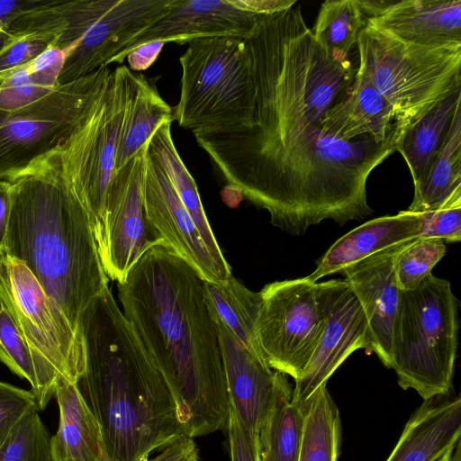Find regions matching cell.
<instances>
[{"mask_svg": "<svg viewBox=\"0 0 461 461\" xmlns=\"http://www.w3.org/2000/svg\"><path fill=\"white\" fill-rule=\"evenodd\" d=\"M144 208L148 221L165 245L190 264L205 281L221 283L231 276L230 265L218 261L207 249L171 182L149 150Z\"/></svg>", "mask_w": 461, "mask_h": 461, "instance_id": "cell-14", "label": "cell"}, {"mask_svg": "<svg viewBox=\"0 0 461 461\" xmlns=\"http://www.w3.org/2000/svg\"><path fill=\"white\" fill-rule=\"evenodd\" d=\"M396 0H357L358 7L366 20L381 15Z\"/></svg>", "mask_w": 461, "mask_h": 461, "instance_id": "cell-46", "label": "cell"}, {"mask_svg": "<svg viewBox=\"0 0 461 461\" xmlns=\"http://www.w3.org/2000/svg\"><path fill=\"white\" fill-rule=\"evenodd\" d=\"M29 63L13 70L0 83V110L9 112L24 107L54 90L32 84Z\"/></svg>", "mask_w": 461, "mask_h": 461, "instance_id": "cell-36", "label": "cell"}, {"mask_svg": "<svg viewBox=\"0 0 461 461\" xmlns=\"http://www.w3.org/2000/svg\"><path fill=\"white\" fill-rule=\"evenodd\" d=\"M56 38L51 36L23 35L14 40L0 50V83L15 68L35 59Z\"/></svg>", "mask_w": 461, "mask_h": 461, "instance_id": "cell-37", "label": "cell"}, {"mask_svg": "<svg viewBox=\"0 0 461 461\" xmlns=\"http://www.w3.org/2000/svg\"><path fill=\"white\" fill-rule=\"evenodd\" d=\"M323 124L335 137L345 140L367 137L382 143L403 134L395 125L392 105L359 66L347 95L328 111Z\"/></svg>", "mask_w": 461, "mask_h": 461, "instance_id": "cell-21", "label": "cell"}, {"mask_svg": "<svg viewBox=\"0 0 461 461\" xmlns=\"http://www.w3.org/2000/svg\"><path fill=\"white\" fill-rule=\"evenodd\" d=\"M358 66L389 102L404 131L461 88V50L429 48L366 25L358 34Z\"/></svg>", "mask_w": 461, "mask_h": 461, "instance_id": "cell-7", "label": "cell"}, {"mask_svg": "<svg viewBox=\"0 0 461 461\" xmlns=\"http://www.w3.org/2000/svg\"><path fill=\"white\" fill-rule=\"evenodd\" d=\"M262 16L238 8L231 0H178L167 14L112 57L106 67L121 65L129 52L151 41L184 44L203 38L247 39Z\"/></svg>", "mask_w": 461, "mask_h": 461, "instance_id": "cell-16", "label": "cell"}, {"mask_svg": "<svg viewBox=\"0 0 461 461\" xmlns=\"http://www.w3.org/2000/svg\"><path fill=\"white\" fill-rule=\"evenodd\" d=\"M148 150L149 141L115 172L106 195L99 255L107 277L117 283L125 280L148 249L165 245L148 221L144 208Z\"/></svg>", "mask_w": 461, "mask_h": 461, "instance_id": "cell-12", "label": "cell"}, {"mask_svg": "<svg viewBox=\"0 0 461 461\" xmlns=\"http://www.w3.org/2000/svg\"><path fill=\"white\" fill-rule=\"evenodd\" d=\"M149 461H199V449L193 438L182 435Z\"/></svg>", "mask_w": 461, "mask_h": 461, "instance_id": "cell-41", "label": "cell"}, {"mask_svg": "<svg viewBox=\"0 0 461 461\" xmlns=\"http://www.w3.org/2000/svg\"><path fill=\"white\" fill-rule=\"evenodd\" d=\"M34 405L31 391L0 381V447L20 419Z\"/></svg>", "mask_w": 461, "mask_h": 461, "instance_id": "cell-38", "label": "cell"}, {"mask_svg": "<svg viewBox=\"0 0 461 461\" xmlns=\"http://www.w3.org/2000/svg\"><path fill=\"white\" fill-rule=\"evenodd\" d=\"M133 76L134 72L123 65L112 70L88 113L58 147L61 174L87 212L98 252L104 239L106 195L115 174Z\"/></svg>", "mask_w": 461, "mask_h": 461, "instance_id": "cell-8", "label": "cell"}, {"mask_svg": "<svg viewBox=\"0 0 461 461\" xmlns=\"http://www.w3.org/2000/svg\"><path fill=\"white\" fill-rule=\"evenodd\" d=\"M180 96L173 121L194 135L230 132L250 125L255 106L246 39H194L179 58Z\"/></svg>", "mask_w": 461, "mask_h": 461, "instance_id": "cell-5", "label": "cell"}, {"mask_svg": "<svg viewBox=\"0 0 461 461\" xmlns=\"http://www.w3.org/2000/svg\"><path fill=\"white\" fill-rule=\"evenodd\" d=\"M0 303L10 312L35 363L34 398L43 411L59 379L76 384L85 368L81 337L23 262L0 256Z\"/></svg>", "mask_w": 461, "mask_h": 461, "instance_id": "cell-9", "label": "cell"}, {"mask_svg": "<svg viewBox=\"0 0 461 461\" xmlns=\"http://www.w3.org/2000/svg\"><path fill=\"white\" fill-rule=\"evenodd\" d=\"M326 385L319 388L303 410L304 428L298 461H338L339 411Z\"/></svg>", "mask_w": 461, "mask_h": 461, "instance_id": "cell-31", "label": "cell"}, {"mask_svg": "<svg viewBox=\"0 0 461 461\" xmlns=\"http://www.w3.org/2000/svg\"><path fill=\"white\" fill-rule=\"evenodd\" d=\"M177 1L118 0L66 55L59 85L106 67L112 57L167 14Z\"/></svg>", "mask_w": 461, "mask_h": 461, "instance_id": "cell-15", "label": "cell"}, {"mask_svg": "<svg viewBox=\"0 0 461 461\" xmlns=\"http://www.w3.org/2000/svg\"><path fill=\"white\" fill-rule=\"evenodd\" d=\"M226 427L230 461H258L257 438L244 428L230 407Z\"/></svg>", "mask_w": 461, "mask_h": 461, "instance_id": "cell-40", "label": "cell"}, {"mask_svg": "<svg viewBox=\"0 0 461 461\" xmlns=\"http://www.w3.org/2000/svg\"><path fill=\"white\" fill-rule=\"evenodd\" d=\"M0 32H6L5 25L0 22Z\"/></svg>", "mask_w": 461, "mask_h": 461, "instance_id": "cell-50", "label": "cell"}, {"mask_svg": "<svg viewBox=\"0 0 461 461\" xmlns=\"http://www.w3.org/2000/svg\"><path fill=\"white\" fill-rule=\"evenodd\" d=\"M85 368L76 385L102 430L108 461H149L185 434L172 393L109 286L78 322Z\"/></svg>", "mask_w": 461, "mask_h": 461, "instance_id": "cell-3", "label": "cell"}, {"mask_svg": "<svg viewBox=\"0 0 461 461\" xmlns=\"http://www.w3.org/2000/svg\"><path fill=\"white\" fill-rule=\"evenodd\" d=\"M218 331L230 407L244 428L258 438L260 425L274 399L278 371L265 358L247 349L220 321Z\"/></svg>", "mask_w": 461, "mask_h": 461, "instance_id": "cell-18", "label": "cell"}, {"mask_svg": "<svg viewBox=\"0 0 461 461\" xmlns=\"http://www.w3.org/2000/svg\"><path fill=\"white\" fill-rule=\"evenodd\" d=\"M240 9L257 14H272L290 8L296 0H231Z\"/></svg>", "mask_w": 461, "mask_h": 461, "instance_id": "cell-43", "label": "cell"}, {"mask_svg": "<svg viewBox=\"0 0 461 461\" xmlns=\"http://www.w3.org/2000/svg\"><path fill=\"white\" fill-rule=\"evenodd\" d=\"M41 0H0V22L6 28L15 20L33 10Z\"/></svg>", "mask_w": 461, "mask_h": 461, "instance_id": "cell-44", "label": "cell"}, {"mask_svg": "<svg viewBox=\"0 0 461 461\" xmlns=\"http://www.w3.org/2000/svg\"><path fill=\"white\" fill-rule=\"evenodd\" d=\"M111 71L101 67L29 105L0 110V180L13 181L58 148L88 113Z\"/></svg>", "mask_w": 461, "mask_h": 461, "instance_id": "cell-10", "label": "cell"}, {"mask_svg": "<svg viewBox=\"0 0 461 461\" xmlns=\"http://www.w3.org/2000/svg\"><path fill=\"white\" fill-rule=\"evenodd\" d=\"M419 230L420 213L408 210L366 221L337 240L306 277L317 283L321 277L340 273L368 256L417 239Z\"/></svg>", "mask_w": 461, "mask_h": 461, "instance_id": "cell-22", "label": "cell"}, {"mask_svg": "<svg viewBox=\"0 0 461 461\" xmlns=\"http://www.w3.org/2000/svg\"><path fill=\"white\" fill-rule=\"evenodd\" d=\"M165 42L151 41L142 44L126 56L131 71H143L149 68L158 59Z\"/></svg>", "mask_w": 461, "mask_h": 461, "instance_id": "cell-42", "label": "cell"}, {"mask_svg": "<svg viewBox=\"0 0 461 461\" xmlns=\"http://www.w3.org/2000/svg\"><path fill=\"white\" fill-rule=\"evenodd\" d=\"M205 280L164 244L148 249L117 283L122 312L165 378L185 434L226 426L230 401Z\"/></svg>", "mask_w": 461, "mask_h": 461, "instance_id": "cell-2", "label": "cell"}, {"mask_svg": "<svg viewBox=\"0 0 461 461\" xmlns=\"http://www.w3.org/2000/svg\"><path fill=\"white\" fill-rule=\"evenodd\" d=\"M66 54L55 46L50 45L35 59L30 61L32 82L39 86L55 89L61 72Z\"/></svg>", "mask_w": 461, "mask_h": 461, "instance_id": "cell-39", "label": "cell"}, {"mask_svg": "<svg viewBox=\"0 0 461 461\" xmlns=\"http://www.w3.org/2000/svg\"><path fill=\"white\" fill-rule=\"evenodd\" d=\"M173 121V109L146 76L134 73L129 109L118 143L115 172L123 167L149 141L158 125Z\"/></svg>", "mask_w": 461, "mask_h": 461, "instance_id": "cell-27", "label": "cell"}, {"mask_svg": "<svg viewBox=\"0 0 461 461\" xmlns=\"http://www.w3.org/2000/svg\"><path fill=\"white\" fill-rule=\"evenodd\" d=\"M323 324L315 349L299 378L294 380L293 402L303 410L319 388L357 349H370L364 310L345 279L316 283Z\"/></svg>", "mask_w": 461, "mask_h": 461, "instance_id": "cell-13", "label": "cell"}, {"mask_svg": "<svg viewBox=\"0 0 461 461\" xmlns=\"http://www.w3.org/2000/svg\"><path fill=\"white\" fill-rule=\"evenodd\" d=\"M292 398L293 389L287 376L278 371L274 399L258 433V461H298L304 412Z\"/></svg>", "mask_w": 461, "mask_h": 461, "instance_id": "cell-24", "label": "cell"}, {"mask_svg": "<svg viewBox=\"0 0 461 461\" xmlns=\"http://www.w3.org/2000/svg\"><path fill=\"white\" fill-rule=\"evenodd\" d=\"M204 293L212 319L222 322L247 349L263 357L256 338L260 292L249 290L231 276L221 283L205 281Z\"/></svg>", "mask_w": 461, "mask_h": 461, "instance_id": "cell-28", "label": "cell"}, {"mask_svg": "<svg viewBox=\"0 0 461 461\" xmlns=\"http://www.w3.org/2000/svg\"><path fill=\"white\" fill-rule=\"evenodd\" d=\"M451 461H461V438L457 440L454 447Z\"/></svg>", "mask_w": 461, "mask_h": 461, "instance_id": "cell-48", "label": "cell"}, {"mask_svg": "<svg viewBox=\"0 0 461 461\" xmlns=\"http://www.w3.org/2000/svg\"><path fill=\"white\" fill-rule=\"evenodd\" d=\"M366 25L409 43L460 50L461 0H396Z\"/></svg>", "mask_w": 461, "mask_h": 461, "instance_id": "cell-19", "label": "cell"}, {"mask_svg": "<svg viewBox=\"0 0 461 461\" xmlns=\"http://www.w3.org/2000/svg\"><path fill=\"white\" fill-rule=\"evenodd\" d=\"M14 36L7 32H0V50L7 46L14 40Z\"/></svg>", "mask_w": 461, "mask_h": 461, "instance_id": "cell-47", "label": "cell"}, {"mask_svg": "<svg viewBox=\"0 0 461 461\" xmlns=\"http://www.w3.org/2000/svg\"><path fill=\"white\" fill-rule=\"evenodd\" d=\"M357 0H327L321 5L316 22L311 29L313 38L324 52L346 68H353L350 52L366 26Z\"/></svg>", "mask_w": 461, "mask_h": 461, "instance_id": "cell-30", "label": "cell"}, {"mask_svg": "<svg viewBox=\"0 0 461 461\" xmlns=\"http://www.w3.org/2000/svg\"><path fill=\"white\" fill-rule=\"evenodd\" d=\"M105 461H108L107 459Z\"/></svg>", "mask_w": 461, "mask_h": 461, "instance_id": "cell-51", "label": "cell"}, {"mask_svg": "<svg viewBox=\"0 0 461 461\" xmlns=\"http://www.w3.org/2000/svg\"><path fill=\"white\" fill-rule=\"evenodd\" d=\"M461 438V398L451 389L423 400L386 461H434Z\"/></svg>", "mask_w": 461, "mask_h": 461, "instance_id": "cell-20", "label": "cell"}, {"mask_svg": "<svg viewBox=\"0 0 461 461\" xmlns=\"http://www.w3.org/2000/svg\"><path fill=\"white\" fill-rule=\"evenodd\" d=\"M36 405L15 424L0 447V461H54L50 437Z\"/></svg>", "mask_w": 461, "mask_h": 461, "instance_id": "cell-32", "label": "cell"}, {"mask_svg": "<svg viewBox=\"0 0 461 461\" xmlns=\"http://www.w3.org/2000/svg\"><path fill=\"white\" fill-rule=\"evenodd\" d=\"M457 335L458 302L448 280L431 274L400 291L391 347L398 384L423 400L453 389Z\"/></svg>", "mask_w": 461, "mask_h": 461, "instance_id": "cell-6", "label": "cell"}, {"mask_svg": "<svg viewBox=\"0 0 461 461\" xmlns=\"http://www.w3.org/2000/svg\"><path fill=\"white\" fill-rule=\"evenodd\" d=\"M461 187V107L451 122L447 139L421 183L414 188L408 211L424 212L441 206Z\"/></svg>", "mask_w": 461, "mask_h": 461, "instance_id": "cell-29", "label": "cell"}, {"mask_svg": "<svg viewBox=\"0 0 461 461\" xmlns=\"http://www.w3.org/2000/svg\"><path fill=\"white\" fill-rule=\"evenodd\" d=\"M0 361L21 378L26 379L35 393L38 377L29 347L8 310L0 303ZM34 396V395H33Z\"/></svg>", "mask_w": 461, "mask_h": 461, "instance_id": "cell-34", "label": "cell"}, {"mask_svg": "<svg viewBox=\"0 0 461 461\" xmlns=\"http://www.w3.org/2000/svg\"><path fill=\"white\" fill-rule=\"evenodd\" d=\"M420 213L419 239L461 240V187L438 208Z\"/></svg>", "mask_w": 461, "mask_h": 461, "instance_id": "cell-35", "label": "cell"}, {"mask_svg": "<svg viewBox=\"0 0 461 461\" xmlns=\"http://www.w3.org/2000/svg\"><path fill=\"white\" fill-rule=\"evenodd\" d=\"M11 210V183L0 180V255L4 254Z\"/></svg>", "mask_w": 461, "mask_h": 461, "instance_id": "cell-45", "label": "cell"}, {"mask_svg": "<svg viewBox=\"0 0 461 461\" xmlns=\"http://www.w3.org/2000/svg\"><path fill=\"white\" fill-rule=\"evenodd\" d=\"M447 247L441 239H415L398 255L395 279L400 291L416 288L432 274L433 267L445 256Z\"/></svg>", "mask_w": 461, "mask_h": 461, "instance_id": "cell-33", "label": "cell"}, {"mask_svg": "<svg viewBox=\"0 0 461 461\" xmlns=\"http://www.w3.org/2000/svg\"><path fill=\"white\" fill-rule=\"evenodd\" d=\"M411 240L368 256L340 272L366 317L369 350L375 353L387 368H391L392 334L400 295L394 266L399 253Z\"/></svg>", "mask_w": 461, "mask_h": 461, "instance_id": "cell-17", "label": "cell"}, {"mask_svg": "<svg viewBox=\"0 0 461 461\" xmlns=\"http://www.w3.org/2000/svg\"><path fill=\"white\" fill-rule=\"evenodd\" d=\"M246 42L255 87L251 123L195 134L197 144L230 186L292 235L324 220L344 225L370 215L367 179L402 134L376 143L341 140L325 129L328 111L347 95L357 68L324 52L297 3L262 16Z\"/></svg>", "mask_w": 461, "mask_h": 461, "instance_id": "cell-1", "label": "cell"}, {"mask_svg": "<svg viewBox=\"0 0 461 461\" xmlns=\"http://www.w3.org/2000/svg\"><path fill=\"white\" fill-rule=\"evenodd\" d=\"M256 338L270 368L296 380L321 333L323 319L316 283L306 276L276 281L260 291Z\"/></svg>", "mask_w": 461, "mask_h": 461, "instance_id": "cell-11", "label": "cell"}, {"mask_svg": "<svg viewBox=\"0 0 461 461\" xmlns=\"http://www.w3.org/2000/svg\"><path fill=\"white\" fill-rule=\"evenodd\" d=\"M461 88L452 92L410 125L396 147L404 158L417 187L438 155L456 110L461 107Z\"/></svg>", "mask_w": 461, "mask_h": 461, "instance_id": "cell-25", "label": "cell"}, {"mask_svg": "<svg viewBox=\"0 0 461 461\" xmlns=\"http://www.w3.org/2000/svg\"><path fill=\"white\" fill-rule=\"evenodd\" d=\"M54 396L59 409V423L50 437L53 460L105 461L101 428L76 384L59 379Z\"/></svg>", "mask_w": 461, "mask_h": 461, "instance_id": "cell-23", "label": "cell"}, {"mask_svg": "<svg viewBox=\"0 0 461 461\" xmlns=\"http://www.w3.org/2000/svg\"><path fill=\"white\" fill-rule=\"evenodd\" d=\"M10 183L3 255L24 263L79 334L83 311L108 286L109 278L87 212L61 174L59 148Z\"/></svg>", "mask_w": 461, "mask_h": 461, "instance_id": "cell-4", "label": "cell"}, {"mask_svg": "<svg viewBox=\"0 0 461 461\" xmlns=\"http://www.w3.org/2000/svg\"><path fill=\"white\" fill-rule=\"evenodd\" d=\"M457 442V441H456ZM456 445V444H455ZM455 447V446H454ZM454 447L444 452L440 456H438L434 461H451V456L453 453Z\"/></svg>", "mask_w": 461, "mask_h": 461, "instance_id": "cell-49", "label": "cell"}, {"mask_svg": "<svg viewBox=\"0 0 461 461\" xmlns=\"http://www.w3.org/2000/svg\"><path fill=\"white\" fill-rule=\"evenodd\" d=\"M172 120L161 122L149 140V154L156 159L171 182L181 203L195 223L211 254L228 263L206 217L197 185L180 158L171 135Z\"/></svg>", "mask_w": 461, "mask_h": 461, "instance_id": "cell-26", "label": "cell"}]
</instances>
